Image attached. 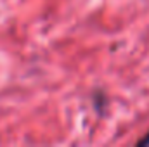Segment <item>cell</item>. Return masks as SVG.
Returning a JSON list of instances; mask_svg holds the SVG:
<instances>
[{
  "mask_svg": "<svg viewBox=\"0 0 149 147\" xmlns=\"http://www.w3.org/2000/svg\"><path fill=\"white\" fill-rule=\"evenodd\" d=\"M106 104H108V97L102 92H95V95H94V107L99 111V114L104 112V106Z\"/></svg>",
  "mask_w": 149,
  "mask_h": 147,
  "instance_id": "6da1fadb",
  "label": "cell"
},
{
  "mask_svg": "<svg viewBox=\"0 0 149 147\" xmlns=\"http://www.w3.org/2000/svg\"><path fill=\"white\" fill-rule=\"evenodd\" d=\"M149 146V132L146 133V137H142L141 140H137V147H148Z\"/></svg>",
  "mask_w": 149,
  "mask_h": 147,
  "instance_id": "7a4b0ae2",
  "label": "cell"
}]
</instances>
